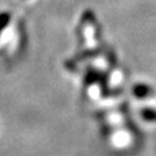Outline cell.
I'll use <instances>...</instances> for the list:
<instances>
[{"label":"cell","instance_id":"6da1fadb","mask_svg":"<svg viewBox=\"0 0 156 156\" xmlns=\"http://www.w3.org/2000/svg\"><path fill=\"white\" fill-rule=\"evenodd\" d=\"M8 22H9V14H7V13L0 14V33H2L3 29L8 25Z\"/></svg>","mask_w":156,"mask_h":156}]
</instances>
